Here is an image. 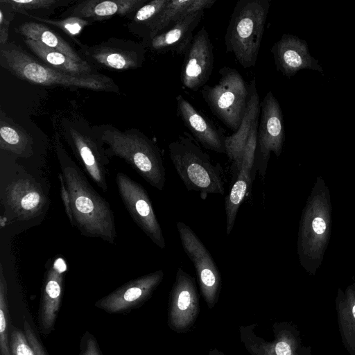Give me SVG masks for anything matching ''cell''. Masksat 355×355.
<instances>
[{"instance_id":"1","label":"cell","mask_w":355,"mask_h":355,"mask_svg":"<svg viewBox=\"0 0 355 355\" xmlns=\"http://www.w3.org/2000/svg\"><path fill=\"white\" fill-rule=\"evenodd\" d=\"M57 153L69 193L71 224L83 236L114 243L116 231L109 203L92 187L83 171L62 148H58Z\"/></svg>"},{"instance_id":"2","label":"cell","mask_w":355,"mask_h":355,"mask_svg":"<svg viewBox=\"0 0 355 355\" xmlns=\"http://www.w3.org/2000/svg\"><path fill=\"white\" fill-rule=\"evenodd\" d=\"M0 61L1 65L17 78L33 84L94 91H119L113 80L107 76L101 73L77 76L55 70L12 43L1 46Z\"/></svg>"},{"instance_id":"3","label":"cell","mask_w":355,"mask_h":355,"mask_svg":"<svg viewBox=\"0 0 355 355\" xmlns=\"http://www.w3.org/2000/svg\"><path fill=\"white\" fill-rule=\"evenodd\" d=\"M171 160L188 191L200 193L206 199L209 193H225V178L223 168L214 164L197 141L184 132L168 144Z\"/></svg>"},{"instance_id":"4","label":"cell","mask_w":355,"mask_h":355,"mask_svg":"<svg viewBox=\"0 0 355 355\" xmlns=\"http://www.w3.org/2000/svg\"><path fill=\"white\" fill-rule=\"evenodd\" d=\"M100 139L108 146V154L124 159L152 187L162 191L166 172L157 146L138 130L120 131L114 127L101 128Z\"/></svg>"},{"instance_id":"5","label":"cell","mask_w":355,"mask_h":355,"mask_svg":"<svg viewBox=\"0 0 355 355\" xmlns=\"http://www.w3.org/2000/svg\"><path fill=\"white\" fill-rule=\"evenodd\" d=\"M270 5L269 0H239L234 8L225 44L243 68L256 64Z\"/></svg>"},{"instance_id":"6","label":"cell","mask_w":355,"mask_h":355,"mask_svg":"<svg viewBox=\"0 0 355 355\" xmlns=\"http://www.w3.org/2000/svg\"><path fill=\"white\" fill-rule=\"evenodd\" d=\"M214 86L205 85L202 96L212 113L227 128L236 132L243 119L249 95L248 84L234 68L223 67Z\"/></svg>"},{"instance_id":"7","label":"cell","mask_w":355,"mask_h":355,"mask_svg":"<svg viewBox=\"0 0 355 355\" xmlns=\"http://www.w3.org/2000/svg\"><path fill=\"white\" fill-rule=\"evenodd\" d=\"M284 140V127L282 109L277 98L269 91L261 102L257 144L252 171L253 177L257 171L261 176H265L270 153L273 152L279 156Z\"/></svg>"},{"instance_id":"8","label":"cell","mask_w":355,"mask_h":355,"mask_svg":"<svg viewBox=\"0 0 355 355\" xmlns=\"http://www.w3.org/2000/svg\"><path fill=\"white\" fill-rule=\"evenodd\" d=\"M1 201L6 214L15 220L38 217L47 208L48 198L41 185L31 175H18L1 189Z\"/></svg>"},{"instance_id":"9","label":"cell","mask_w":355,"mask_h":355,"mask_svg":"<svg viewBox=\"0 0 355 355\" xmlns=\"http://www.w3.org/2000/svg\"><path fill=\"white\" fill-rule=\"evenodd\" d=\"M116 182L121 199L132 220L156 245L164 248V234L146 189L122 172L116 174Z\"/></svg>"},{"instance_id":"10","label":"cell","mask_w":355,"mask_h":355,"mask_svg":"<svg viewBox=\"0 0 355 355\" xmlns=\"http://www.w3.org/2000/svg\"><path fill=\"white\" fill-rule=\"evenodd\" d=\"M80 51L89 62L115 70H127L141 67L146 50L143 44L112 38L92 46H82Z\"/></svg>"},{"instance_id":"11","label":"cell","mask_w":355,"mask_h":355,"mask_svg":"<svg viewBox=\"0 0 355 355\" xmlns=\"http://www.w3.org/2000/svg\"><path fill=\"white\" fill-rule=\"evenodd\" d=\"M182 248L193 263L201 289L214 299L220 286V274L209 250L197 234L183 222L176 224Z\"/></svg>"},{"instance_id":"12","label":"cell","mask_w":355,"mask_h":355,"mask_svg":"<svg viewBox=\"0 0 355 355\" xmlns=\"http://www.w3.org/2000/svg\"><path fill=\"white\" fill-rule=\"evenodd\" d=\"M213 45L205 27L193 36L191 44L184 54L180 73L182 85L197 91L205 85L214 68Z\"/></svg>"},{"instance_id":"13","label":"cell","mask_w":355,"mask_h":355,"mask_svg":"<svg viewBox=\"0 0 355 355\" xmlns=\"http://www.w3.org/2000/svg\"><path fill=\"white\" fill-rule=\"evenodd\" d=\"M163 277L159 270L132 279L98 300L95 306L109 313L129 312L150 297Z\"/></svg>"},{"instance_id":"14","label":"cell","mask_w":355,"mask_h":355,"mask_svg":"<svg viewBox=\"0 0 355 355\" xmlns=\"http://www.w3.org/2000/svg\"><path fill=\"white\" fill-rule=\"evenodd\" d=\"M67 270L65 260L59 256L49 264L45 272L38 311V322L43 334H49L54 329L62 302L64 276Z\"/></svg>"},{"instance_id":"15","label":"cell","mask_w":355,"mask_h":355,"mask_svg":"<svg viewBox=\"0 0 355 355\" xmlns=\"http://www.w3.org/2000/svg\"><path fill=\"white\" fill-rule=\"evenodd\" d=\"M259 120L256 121L244 148L240 171L225 200L226 233L229 235L235 223L239 207L253 182L252 171L254 167L257 144Z\"/></svg>"},{"instance_id":"16","label":"cell","mask_w":355,"mask_h":355,"mask_svg":"<svg viewBox=\"0 0 355 355\" xmlns=\"http://www.w3.org/2000/svg\"><path fill=\"white\" fill-rule=\"evenodd\" d=\"M270 51L277 69L287 77L304 69L322 72L318 60L310 55L306 42L296 36L284 34Z\"/></svg>"},{"instance_id":"17","label":"cell","mask_w":355,"mask_h":355,"mask_svg":"<svg viewBox=\"0 0 355 355\" xmlns=\"http://www.w3.org/2000/svg\"><path fill=\"white\" fill-rule=\"evenodd\" d=\"M69 144L86 173L103 191H107L106 166L109 160L97 144L75 128L69 130Z\"/></svg>"},{"instance_id":"18","label":"cell","mask_w":355,"mask_h":355,"mask_svg":"<svg viewBox=\"0 0 355 355\" xmlns=\"http://www.w3.org/2000/svg\"><path fill=\"white\" fill-rule=\"evenodd\" d=\"M176 101L178 115L193 137L207 150L226 153L225 137L182 95L176 97Z\"/></svg>"},{"instance_id":"19","label":"cell","mask_w":355,"mask_h":355,"mask_svg":"<svg viewBox=\"0 0 355 355\" xmlns=\"http://www.w3.org/2000/svg\"><path fill=\"white\" fill-rule=\"evenodd\" d=\"M248 98L241 125L234 134L225 138V154L232 163L236 175L241 168L242 155L250 132L261 114V101L254 77L248 84Z\"/></svg>"},{"instance_id":"20","label":"cell","mask_w":355,"mask_h":355,"mask_svg":"<svg viewBox=\"0 0 355 355\" xmlns=\"http://www.w3.org/2000/svg\"><path fill=\"white\" fill-rule=\"evenodd\" d=\"M203 16L204 10H200L182 17L173 27L150 40L148 46L159 53L172 52L184 55L193 40V31Z\"/></svg>"},{"instance_id":"21","label":"cell","mask_w":355,"mask_h":355,"mask_svg":"<svg viewBox=\"0 0 355 355\" xmlns=\"http://www.w3.org/2000/svg\"><path fill=\"white\" fill-rule=\"evenodd\" d=\"M147 2V0H87L73 5L63 15L100 20L115 15L135 13Z\"/></svg>"},{"instance_id":"22","label":"cell","mask_w":355,"mask_h":355,"mask_svg":"<svg viewBox=\"0 0 355 355\" xmlns=\"http://www.w3.org/2000/svg\"><path fill=\"white\" fill-rule=\"evenodd\" d=\"M216 0H169L153 20L146 31L147 43L159 33L173 27L182 17L211 8Z\"/></svg>"},{"instance_id":"23","label":"cell","mask_w":355,"mask_h":355,"mask_svg":"<svg viewBox=\"0 0 355 355\" xmlns=\"http://www.w3.org/2000/svg\"><path fill=\"white\" fill-rule=\"evenodd\" d=\"M24 43L41 62L52 69L77 76L97 73L88 62H76L59 51L35 40L24 39Z\"/></svg>"},{"instance_id":"24","label":"cell","mask_w":355,"mask_h":355,"mask_svg":"<svg viewBox=\"0 0 355 355\" xmlns=\"http://www.w3.org/2000/svg\"><path fill=\"white\" fill-rule=\"evenodd\" d=\"M16 31L25 39L35 40L49 48L58 50L76 62H87L83 59L67 41L42 24L35 21L26 22L20 24Z\"/></svg>"},{"instance_id":"25","label":"cell","mask_w":355,"mask_h":355,"mask_svg":"<svg viewBox=\"0 0 355 355\" xmlns=\"http://www.w3.org/2000/svg\"><path fill=\"white\" fill-rule=\"evenodd\" d=\"M0 148L18 156L32 155V140L24 129L3 116L0 119Z\"/></svg>"},{"instance_id":"26","label":"cell","mask_w":355,"mask_h":355,"mask_svg":"<svg viewBox=\"0 0 355 355\" xmlns=\"http://www.w3.org/2000/svg\"><path fill=\"white\" fill-rule=\"evenodd\" d=\"M3 269L0 263V351L1 355H12L9 341L8 286Z\"/></svg>"},{"instance_id":"27","label":"cell","mask_w":355,"mask_h":355,"mask_svg":"<svg viewBox=\"0 0 355 355\" xmlns=\"http://www.w3.org/2000/svg\"><path fill=\"white\" fill-rule=\"evenodd\" d=\"M70 1L64 0H0L1 5L11 11L28 15L35 10H53L67 5Z\"/></svg>"},{"instance_id":"28","label":"cell","mask_w":355,"mask_h":355,"mask_svg":"<svg viewBox=\"0 0 355 355\" xmlns=\"http://www.w3.org/2000/svg\"><path fill=\"white\" fill-rule=\"evenodd\" d=\"M169 0H153L148 1L138 9L132 17V23L145 28V33L150 24L167 5Z\"/></svg>"},{"instance_id":"29","label":"cell","mask_w":355,"mask_h":355,"mask_svg":"<svg viewBox=\"0 0 355 355\" xmlns=\"http://www.w3.org/2000/svg\"><path fill=\"white\" fill-rule=\"evenodd\" d=\"M40 22H45L59 28L71 37L79 34L85 26L89 24V21L76 17H66L62 19H49L39 17H30Z\"/></svg>"},{"instance_id":"30","label":"cell","mask_w":355,"mask_h":355,"mask_svg":"<svg viewBox=\"0 0 355 355\" xmlns=\"http://www.w3.org/2000/svg\"><path fill=\"white\" fill-rule=\"evenodd\" d=\"M9 330L10 347L12 355H35L24 332L10 324Z\"/></svg>"},{"instance_id":"31","label":"cell","mask_w":355,"mask_h":355,"mask_svg":"<svg viewBox=\"0 0 355 355\" xmlns=\"http://www.w3.org/2000/svg\"><path fill=\"white\" fill-rule=\"evenodd\" d=\"M24 330L27 340L33 349L35 355H48L35 331L26 320L24 322Z\"/></svg>"},{"instance_id":"32","label":"cell","mask_w":355,"mask_h":355,"mask_svg":"<svg viewBox=\"0 0 355 355\" xmlns=\"http://www.w3.org/2000/svg\"><path fill=\"white\" fill-rule=\"evenodd\" d=\"M80 355H102L96 338L86 332L80 341Z\"/></svg>"},{"instance_id":"33","label":"cell","mask_w":355,"mask_h":355,"mask_svg":"<svg viewBox=\"0 0 355 355\" xmlns=\"http://www.w3.org/2000/svg\"><path fill=\"white\" fill-rule=\"evenodd\" d=\"M8 12H4L3 8H0V44L4 46L8 43L9 26L11 21L12 16L8 17Z\"/></svg>"},{"instance_id":"34","label":"cell","mask_w":355,"mask_h":355,"mask_svg":"<svg viewBox=\"0 0 355 355\" xmlns=\"http://www.w3.org/2000/svg\"><path fill=\"white\" fill-rule=\"evenodd\" d=\"M59 179H60V182L61 184L60 193H61L62 200L63 201L66 214L68 216L69 221L71 222V219H72V216H71V209H70V202H69V193L67 190L64 180H63L61 174L59 175Z\"/></svg>"},{"instance_id":"35","label":"cell","mask_w":355,"mask_h":355,"mask_svg":"<svg viewBox=\"0 0 355 355\" xmlns=\"http://www.w3.org/2000/svg\"><path fill=\"white\" fill-rule=\"evenodd\" d=\"M275 352L277 355H291V349L289 345L284 341L277 344Z\"/></svg>"},{"instance_id":"36","label":"cell","mask_w":355,"mask_h":355,"mask_svg":"<svg viewBox=\"0 0 355 355\" xmlns=\"http://www.w3.org/2000/svg\"><path fill=\"white\" fill-rule=\"evenodd\" d=\"M312 227L314 232L318 234H322L326 230V224L321 218H315L312 222Z\"/></svg>"},{"instance_id":"37","label":"cell","mask_w":355,"mask_h":355,"mask_svg":"<svg viewBox=\"0 0 355 355\" xmlns=\"http://www.w3.org/2000/svg\"><path fill=\"white\" fill-rule=\"evenodd\" d=\"M352 314H353L354 318H355V305H354V306L352 308Z\"/></svg>"}]
</instances>
